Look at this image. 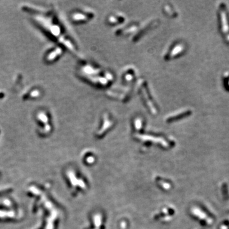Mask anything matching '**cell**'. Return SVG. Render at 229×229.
<instances>
[{
    "instance_id": "1",
    "label": "cell",
    "mask_w": 229,
    "mask_h": 229,
    "mask_svg": "<svg viewBox=\"0 0 229 229\" xmlns=\"http://www.w3.org/2000/svg\"><path fill=\"white\" fill-rule=\"evenodd\" d=\"M221 20H222V30L223 33L226 34V37H227L228 40H229V26L228 24L227 15L225 9H223L221 11Z\"/></svg>"
}]
</instances>
